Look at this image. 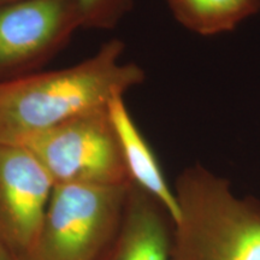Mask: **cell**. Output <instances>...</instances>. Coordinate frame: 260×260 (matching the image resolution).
Masks as SVG:
<instances>
[{
	"label": "cell",
	"instance_id": "obj_2",
	"mask_svg": "<svg viewBox=\"0 0 260 260\" xmlns=\"http://www.w3.org/2000/svg\"><path fill=\"white\" fill-rule=\"evenodd\" d=\"M180 216L171 260H260V201L240 198L229 181L197 164L175 184Z\"/></svg>",
	"mask_w": 260,
	"mask_h": 260
},
{
	"label": "cell",
	"instance_id": "obj_5",
	"mask_svg": "<svg viewBox=\"0 0 260 260\" xmlns=\"http://www.w3.org/2000/svg\"><path fill=\"white\" fill-rule=\"evenodd\" d=\"M82 28L75 0H22L0 5V83L52 59Z\"/></svg>",
	"mask_w": 260,
	"mask_h": 260
},
{
	"label": "cell",
	"instance_id": "obj_4",
	"mask_svg": "<svg viewBox=\"0 0 260 260\" xmlns=\"http://www.w3.org/2000/svg\"><path fill=\"white\" fill-rule=\"evenodd\" d=\"M15 147L27 149L54 184L132 183L109 109L75 117Z\"/></svg>",
	"mask_w": 260,
	"mask_h": 260
},
{
	"label": "cell",
	"instance_id": "obj_12",
	"mask_svg": "<svg viewBox=\"0 0 260 260\" xmlns=\"http://www.w3.org/2000/svg\"><path fill=\"white\" fill-rule=\"evenodd\" d=\"M22 2V0H0V5H6V4H12V3Z\"/></svg>",
	"mask_w": 260,
	"mask_h": 260
},
{
	"label": "cell",
	"instance_id": "obj_1",
	"mask_svg": "<svg viewBox=\"0 0 260 260\" xmlns=\"http://www.w3.org/2000/svg\"><path fill=\"white\" fill-rule=\"evenodd\" d=\"M124 47L112 39L70 68L0 83V146H18L75 117L109 109L113 99L141 84L145 71L121 61Z\"/></svg>",
	"mask_w": 260,
	"mask_h": 260
},
{
	"label": "cell",
	"instance_id": "obj_9",
	"mask_svg": "<svg viewBox=\"0 0 260 260\" xmlns=\"http://www.w3.org/2000/svg\"><path fill=\"white\" fill-rule=\"evenodd\" d=\"M167 4L182 27L203 37L232 31L260 10V0H167Z\"/></svg>",
	"mask_w": 260,
	"mask_h": 260
},
{
	"label": "cell",
	"instance_id": "obj_7",
	"mask_svg": "<svg viewBox=\"0 0 260 260\" xmlns=\"http://www.w3.org/2000/svg\"><path fill=\"white\" fill-rule=\"evenodd\" d=\"M172 226L164 206L132 182L119 232L100 260H171Z\"/></svg>",
	"mask_w": 260,
	"mask_h": 260
},
{
	"label": "cell",
	"instance_id": "obj_3",
	"mask_svg": "<svg viewBox=\"0 0 260 260\" xmlns=\"http://www.w3.org/2000/svg\"><path fill=\"white\" fill-rule=\"evenodd\" d=\"M129 186L56 184L25 260L102 259L119 232Z\"/></svg>",
	"mask_w": 260,
	"mask_h": 260
},
{
	"label": "cell",
	"instance_id": "obj_8",
	"mask_svg": "<svg viewBox=\"0 0 260 260\" xmlns=\"http://www.w3.org/2000/svg\"><path fill=\"white\" fill-rule=\"evenodd\" d=\"M109 113L130 181L157 199L170 214L172 223H176L180 211L175 191L169 186L153 149L130 116L124 96H117L110 103Z\"/></svg>",
	"mask_w": 260,
	"mask_h": 260
},
{
	"label": "cell",
	"instance_id": "obj_11",
	"mask_svg": "<svg viewBox=\"0 0 260 260\" xmlns=\"http://www.w3.org/2000/svg\"><path fill=\"white\" fill-rule=\"evenodd\" d=\"M0 260H17L14 256V254L9 251V248L2 241V239H0Z\"/></svg>",
	"mask_w": 260,
	"mask_h": 260
},
{
	"label": "cell",
	"instance_id": "obj_10",
	"mask_svg": "<svg viewBox=\"0 0 260 260\" xmlns=\"http://www.w3.org/2000/svg\"><path fill=\"white\" fill-rule=\"evenodd\" d=\"M82 28L113 29L134 8L135 0H75Z\"/></svg>",
	"mask_w": 260,
	"mask_h": 260
},
{
	"label": "cell",
	"instance_id": "obj_6",
	"mask_svg": "<svg viewBox=\"0 0 260 260\" xmlns=\"http://www.w3.org/2000/svg\"><path fill=\"white\" fill-rule=\"evenodd\" d=\"M54 186L27 149L0 146V239L17 260L34 248Z\"/></svg>",
	"mask_w": 260,
	"mask_h": 260
}]
</instances>
